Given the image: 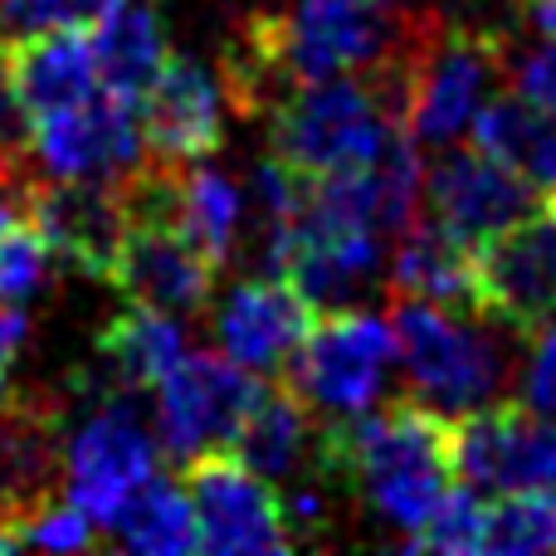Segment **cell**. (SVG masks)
Listing matches in <instances>:
<instances>
[{
	"label": "cell",
	"mask_w": 556,
	"mask_h": 556,
	"mask_svg": "<svg viewBox=\"0 0 556 556\" xmlns=\"http://www.w3.org/2000/svg\"><path fill=\"white\" fill-rule=\"evenodd\" d=\"M20 342H25V313L20 307H0V401L10 391V362H15Z\"/></svg>",
	"instance_id": "35"
},
{
	"label": "cell",
	"mask_w": 556,
	"mask_h": 556,
	"mask_svg": "<svg viewBox=\"0 0 556 556\" xmlns=\"http://www.w3.org/2000/svg\"><path fill=\"white\" fill-rule=\"evenodd\" d=\"M29 108L20 103V88H15V74H10V59L0 49V152L15 156L29 147Z\"/></svg>",
	"instance_id": "34"
},
{
	"label": "cell",
	"mask_w": 556,
	"mask_h": 556,
	"mask_svg": "<svg viewBox=\"0 0 556 556\" xmlns=\"http://www.w3.org/2000/svg\"><path fill=\"white\" fill-rule=\"evenodd\" d=\"M518 401L528 405L532 415H542V420L556 425V317L532 332V352H528V362H522V395Z\"/></svg>",
	"instance_id": "32"
},
{
	"label": "cell",
	"mask_w": 556,
	"mask_h": 556,
	"mask_svg": "<svg viewBox=\"0 0 556 556\" xmlns=\"http://www.w3.org/2000/svg\"><path fill=\"white\" fill-rule=\"evenodd\" d=\"M313 317L317 313L307 307V298L283 274H260V278H240L220 298L215 337H220L225 356H235L240 366H250L260 376H274L288 366V356L313 327Z\"/></svg>",
	"instance_id": "15"
},
{
	"label": "cell",
	"mask_w": 556,
	"mask_h": 556,
	"mask_svg": "<svg viewBox=\"0 0 556 556\" xmlns=\"http://www.w3.org/2000/svg\"><path fill=\"white\" fill-rule=\"evenodd\" d=\"M469 137H473V147L498 156L508 172L528 176L538 191L556 195V117L542 113L538 103H528L518 93H508V98L493 93Z\"/></svg>",
	"instance_id": "24"
},
{
	"label": "cell",
	"mask_w": 556,
	"mask_h": 556,
	"mask_svg": "<svg viewBox=\"0 0 556 556\" xmlns=\"http://www.w3.org/2000/svg\"><path fill=\"white\" fill-rule=\"evenodd\" d=\"M172 230L191 244L195 254L225 269L240 250L244 235V191L230 176L191 162L176 166V195H172Z\"/></svg>",
	"instance_id": "23"
},
{
	"label": "cell",
	"mask_w": 556,
	"mask_h": 556,
	"mask_svg": "<svg viewBox=\"0 0 556 556\" xmlns=\"http://www.w3.org/2000/svg\"><path fill=\"white\" fill-rule=\"evenodd\" d=\"M49 264H54V250H49L45 230L35 225V215L10 225L0 235V307H25L45 288Z\"/></svg>",
	"instance_id": "29"
},
{
	"label": "cell",
	"mask_w": 556,
	"mask_h": 556,
	"mask_svg": "<svg viewBox=\"0 0 556 556\" xmlns=\"http://www.w3.org/2000/svg\"><path fill=\"white\" fill-rule=\"evenodd\" d=\"M117 0H0V49L45 29H98Z\"/></svg>",
	"instance_id": "30"
},
{
	"label": "cell",
	"mask_w": 556,
	"mask_h": 556,
	"mask_svg": "<svg viewBox=\"0 0 556 556\" xmlns=\"http://www.w3.org/2000/svg\"><path fill=\"white\" fill-rule=\"evenodd\" d=\"M15 547H20V542H15V532H10L5 522H0V552H15Z\"/></svg>",
	"instance_id": "38"
},
{
	"label": "cell",
	"mask_w": 556,
	"mask_h": 556,
	"mask_svg": "<svg viewBox=\"0 0 556 556\" xmlns=\"http://www.w3.org/2000/svg\"><path fill=\"white\" fill-rule=\"evenodd\" d=\"M528 20L542 39H556V0H528Z\"/></svg>",
	"instance_id": "37"
},
{
	"label": "cell",
	"mask_w": 556,
	"mask_h": 556,
	"mask_svg": "<svg viewBox=\"0 0 556 556\" xmlns=\"http://www.w3.org/2000/svg\"><path fill=\"white\" fill-rule=\"evenodd\" d=\"M508 78V54L469 25H434L401 49V123L425 147H454Z\"/></svg>",
	"instance_id": "4"
},
{
	"label": "cell",
	"mask_w": 556,
	"mask_h": 556,
	"mask_svg": "<svg viewBox=\"0 0 556 556\" xmlns=\"http://www.w3.org/2000/svg\"><path fill=\"white\" fill-rule=\"evenodd\" d=\"M29 215L45 230L54 260L108 283L117 244H123L127 230V215L113 181H54L49 176V186L29 191Z\"/></svg>",
	"instance_id": "17"
},
{
	"label": "cell",
	"mask_w": 556,
	"mask_h": 556,
	"mask_svg": "<svg viewBox=\"0 0 556 556\" xmlns=\"http://www.w3.org/2000/svg\"><path fill=\"white\" fill-rule=\"evenodd\" d=\"M508 78H513V93L556 117V39H542L518 64H508Z\"/></svg>",
	"instance_id": "33"
},
{
	"label": "cell",
	"mask_w": 556,
	"mask_h": 556,
	"mask_svg": "<svg viewBox=\"0 0 556 556\" xmlns=\"http://www.w3.org/2000/svg\"><path fill=\"white\" fill-rule=\"evenodd\" d=\"M260 371L240 366L225 352H195L181 356L156 391V434H162L172 459H195L211 450H230L244 410L260 395Z\"/></svg>",
	"instance_id": "10"
},
{
	"label": "cell",
	"mask_w": 556,
	"mask_h": 556,
	"mask_svg": "<svg viewBox=\"0 0 556 556\" xmlns=\"http://www.w3.org/2000/svg\"><path fill=\"white\" fill-rule=\"evenodd\" d=\"M181 489L195 513V552H215V556L293 552L283 493L264 473H254L240 454L211 450L186 459Z\"/></svg>",
	"instance_id": "7"
},
{
	"label": "cell",
	"mask_w": 556,
	"mask_h": 556,
	"mask_svg": "<svg viewBox=\"0 0 556 556\" xmlns=\"http://www.w3.org/2000/svg\"><path fill=\"white\" fill-rule=\"evenodd\" d=\"M288 84L337 74H371L405 49L391 0H293L278 15H260Z\"/></svg>",
	"instance_id": "6"
},
{
	"label": "cell",
	"mask_w": 556,
	"mask_h": 556,
	"mask_svg": "<svg viewBox=\"0 0 556 556\" xmlns=\"http://www.w3.org/2000/svg\"><path fill=\"white\" fill-rule=\"evenodd\" d=\"M313 469L323 483L356 493L386 532L410 547L420 522L450 493V420L420 401H391L317 425Z\"/></svg>",
	"instance_id": "1"
},
{
	"label": "cell",
	"mask_w": 556,
	"mask_h": 556,
	"mask_svg": "<svg viewBox=\"0 0 556 556\" xmlns=\"http://www.w3.org/2000/svg\"><path fill=\"white\" fill-rule=\"evenodd\" d=\"M395 371L391 317L366 307H327L313 317L303 342L288 356V386L323 420L371 410Z\"/></svg>",
	"instance_id": "5"
},
{
	"label": "cell",
	"mask_w": 556,
	"mask_h": 556,
	"mask_svg": "<svg viewBox=\"0 0 556 556\" xmlns=\"http://www.w3.org/2000/svg\"><path fill=\"white\" fill-rule=\"evenodd\" d=\"M454 479L483 498L518 489H556V425L522 401H493L450 420Z\"/></svg>",
	"instance_id": "11"
},
{
	"label": "cell",
	"mask_w": 556,
	"mask_h": 556,
	"mask_svg": "<svg viewBox=\"0 0 556 556\" xmlns=\"http://www.w3.org/2000/svg\"><path fill=\"white\" fill-rule=\"evenodd\" d=\"M29 215V191H15L10 181H0V235L10 230V225H20Z\"/></svg>",
	"instance_id": "36"
},
{
	"label": "cell",
	"mask_w": 556,
	"mask_h": 556,
	"mask_svg": "<svg viewBox=\"0 0 556 556\" xmlns=\"http://www.w3.org/2000/svg\"><path fill=\"white\" fill-rule=\"evenodd\" d=\"M113 538L127 552H147V556L195 552V513L186 489L172 483L166 473H152L147 483H137L132 498L113 518Z\"/></svg>",
	"instance_id": "26"
},
{
	"label": "cell",
	"mask_w": 556,
	"mask_h": 556,
	"mask_svg": "<svg viewBox=\"0 0 556 556\" xmlns=\"http://www.w3.org/2000/svg\"><path fill=\"white\" fill-rule=\"evenodd\" d=\"M20 547H45V552H84L93 547V522L74 508L68 498H54L49 508L29 513L15 528Z\"/></svg>",
	"instance_id": "31"
},
{
	"label": "cell",
	"mask_w": 556,
	"mask_h": 556,
	"mask_svg": "<svg viewBox=\"0 0 556 556\" xmlns=\"http://www.w3.org/2000/svg\"><path fill=\"white\" fill-rule=\"evenodd\" d=\"M93 54H98L103 88L137 98L147 88V78L162 68V59L172 54L156 5H147V0H117L103 25L93 29Z\"/></svg>",
	"instance_id": "25"
},
{
	"label": "cell",
	"mask_w": 556,
	"mask_h": 556,
	"mask_svg": "<svg viewBox=\"0 0 556 556\" xmlns=\"http://www.w3.org/2000/svg\"><path fill=\"white\" fill-rule=\"evenodd\" d=\"M489 556H542L556 552V489H518L498 493L483 522Z\"/></svg>",
	"instance_id": "27"
},
{
	"label": "cell",
	"mask_w": 556,
	"mask_h": 556,
	"mask_svg": "<svg viewBox=\"0 0 556 556\" xmlns=\"http://www.w3.org/2000/svg\"><path fill=\"white\" fill-rule=\"evenodd\" d=\"M137 137H142V152H152V162L172 166H191L220 152L225 103L211 68L166 54L162 68L137 93Z\"/></svg>",
	"instance_id": "14"
},
{
	"label": "cell",
	"mask_w": 556,
	"mask_h": 556,
	"mask_svg": "<svg viewBox=\"0 0 556 556\" xmlns=\"http://www.w3.org/2000/svg\"><path fill=\"white\" fill-rule=\"evenodd\" d=\"M483 522H489V498L469 483L450 489L434 513L420 522V532L410 538L415 552H434V556H473L483 552Z\"/></svg>",
	"instance_id": "28"
},
{
	"label": "cell",
	"mask_w": 556,
	"mask_h": 556,
	"mask_svg": "<svg viewBox=\"0 0 556 556\" xmlns=\"http://www.w3.org/2000/svg\"><path fill=\"white\" fill-rule=\"evenodd\" d=\"M59 479H64V444H59L54 410L5 391L0 401V522L15 532L29 513L64 498Z\"/></svg>",
	"instance_id": "18"
},
{
	"label": "cell",
	"mask_w": 556,
	"mask_h": 556,
	"mask_svg": "<svg viewBox=\"0 0 556 556\" xmlns=\"http://www.w3.org/2000/svg\"><path fill=\"white\" fill-rule=\"evenodd\" d=\"M420 195H425V220L444 225L464 244H483L503 225L522 220L528 211H538L547 201V191H538L528 176L508 172L483 147H459V142L440 147V156L425 166Z\"/></svg>",
	"instance_id": "12"
},
{
	"label": "cell",
	"mask_w": 556,
	"mask_h": 556,
	"mask_svg": "<svg viewBox=\"0 0 556 556\" xmlns=\"http://www.w3.org/2000/svg\"><path fill=\"white\" fill-rule=\"evenodd\" d=\"M274 152L303 176L362 172L401 132V54L371 74L298 84L269 113Z\"/></svg>",
	"instance_id": "3"
},
{
	"label": "cell",
	"mask_w": 556,
	"mask_h": 556,
	"mask_svg": "<svg viewBox=\"0 0 556 556\" xmlns=\"http://www.w3.org/2000/svg\"><path fill=\"white\" fill-rule=\"evenodd\" d=\"M29 152L54 181H117L137 166V98L117 88L78 98V103L29 123Z\"/></svg>",
	"instance_id": "13"
},
{
	"label": "cell",
	"mask_w": 556,
	"mask_h": 556,
	"mask_svg": "<svg viewBox=\"0 0 556 556\" xmlns=\"http://www.w3.org/2000/svg\"><path fill=\"white\" fill-rule=\"evenodd\" d=\"M5 59L29 117L59 113V108L103 88L98 54H93V29H45V35H29L20 45H10Z\"/></svg>",
	"instance_id": "19"
},
{
	"label": "cell",
	"mask_w": 556,
	"mask_h": 556,
	"mask_svg": "<svg viewBox=\"0 0 556 556\" xmlns=\"http://www.w3.org/2000/svg\"><path fill=\"white\" fill-rule=\"evenodd\" d=\"M156 473V440L137 415L132 391H113V401L88 415L64 444V498L93 528H113L117 508L137 483Z\"/></svg>",
	"instance_id": "9"
},
{
	"label": "cell",
	"mask_w": 556,
	"mask_h": 556,
	"mask_svg": "<svg viewBox=\"0 0 556 556\" xmlns=\"http://www.w3.org/2000/svg\"><path fill=\"white\" fill-rule=\"evenodd\" d=\"M386 278H391V298H420V303L479 313L473 307V244L454 240L444 225L425 215L395 240Z\"/></svg>",
	"instance_id": "20"
},
{
	"label": "cell",
	"mask_w": 556,
	"mask_h": 556,
	"mask_svg": "<svg viewBox=\"0 0 556 556\" xmlns=\"http://www.w3.org/2000/svg\"><path fill=\"white\" fill-rule=\"evenodd\" d=\"M181 356H186L181 323L172 313H162V307L127 303L98 332V362H103L113 391H152Z\"/></svg>",
	"instance_id": "22"
},
{
	"label": "cell",
	"mask_w": 556,
	"mask_h": 556,
	"mask_svg": "<svg viewBox=\"0 0 556 556\" xmlns=\"http://www.w3.org/2000/svg\"><path fill=\"white\" fill-rule=\"evenodd\" d=\"M215 278H220V269H215L205 254H195L172 225L127 220L108 283L123 288L132 303L186 317V313H201V307L211 303Z\"/></svg>",
	"instance_id": "16"
},
{
	"label": "cell",
	"mask_w": 556,
	"mask_h": 556,
	"mask_svg": "<svg viewBox=\"0 0 556 556\" xmlns=\"http://www.w3.org/2000/svg\"><path fill=\"white\" fill-rule=\"evenodd\" d=\"M395 366L405 371L410 401L459 420L469 410L503 401L513 386V352L503 323L469 307H440L420 298H395L391 307Z\"/></svg>",
	"instance_id": "2"
},
{
	"label": "cell",
	"mask_w": 556,
	"mask_h": 556,
	"mask_svg": "<svg viewBox=\"0 0 556 556\" xmlns=\"http://www.w3.org/2000/svg\"><path fill=\"white\" fill-rule=\"evenodd\" d=\"M313 440H317V415L283 381V386H260V395H254V405L244 410L240 430L230 440V454H240L269 483H283L303 469V459H313Z\"/></svg>",
	"instance_id": "21"
},
{
	"label": "cell",
	"mask_w": 556,
	"mask_h": 556,
	"mask_svg": "<svg viewBox=\"0 0 556 556\" xmlns=\"http://www.w3.org/2000/svg\"><path fill=\"white\" fill-rule=\"evenodd\" d=\"M473 307L518 337L556 317V195L473 244Z\"/></svg>",
	"instance_id": "8"
}]
</instances>
